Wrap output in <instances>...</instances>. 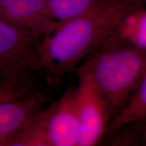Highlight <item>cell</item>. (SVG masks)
Masks as SVG:
<instances>
[{
  "label": "cell",
  "instance_id": "cell-6",
  "mask_svg": "<svg viewBox=\"0 0 146 146\" xmlns=\"http://www.w3.org/2000/svg\"><path fill=\"white\" fill-rule=\"evenodd\" d=\"M55 89L47 85L20 99L0 102V146H11L24 125L52 101Z\"/></svg>",
  "mask_w": 146,
  "mask_h": 146
},
{
  "label": "cell",
  "instance_id": "cell-10",
  "mask_svg": "<svg viewBox=\"0 0 146 146\" xmlns=\"http://www.w3.org/2000/svg\"><path fill=\"white\" fill-rule=\"evenodd\" d=\"M111 146H146V114L121 126L104 137Z\"/></svg>",
  "mask_w": 146,
  "mask_h": 146
},
{
  "label": "cell",
  "instance_id": "cell-13",
  "mask_svg": "<svg viewBox=\"0 0 146 146\" xmlns=\"http://www.w3.org/2000/svg\"><path fill=\"white\" fill-rule=\"evenodd\" d=\"M25 94L23 82L15 78H0V102L20 99Z\"/></svg>",
  "mask_w": 146,
  "mask_h": 146
},
{
  "label": "cell",
  "instance_id": "cell-8",
  "mask_svg": "<svg viewBox=\"0 0 146 146\" xmlns=\"http://www.w3.org/2000/svg\"><path fill=\"white\" fill-rule=\"evenodd\" d=\"M118 0H47L49 14L59 24L85 15Z\"/></svg>",
  "mask_w": 146,
  "mask_h": 146
},
{
  "label": "cell",
  "instance_id": "cell-5",
  "mask_svg": "<svg viewBox=\"0 0 146 146\" xmlns=\"http://www.w3.org/2000/svg\"><path fill=\"white\" fill-rule=\"evenodd\" d=\"M42 112L50 146H77L76 87L69 84L62 96Z\"/></svg>",
  "mask_w": 146,
  "mask_h": 146
},
{
  "label": "cell",
  "instance_id": "cell-1",
  "mask_svg": "<svg viewBox=\"0 0 146 146\" xmlns=\"http://www.w3.org/2000/svg\"><path fill=\"white\" fill-rule=\"evenodd\" d=\"M141 6L139 0H118L59 23L52 33L43 35L33 72L44 78L48 86L58 87L82 60L116 33L131 12Z\"/></svg>",
  "mask_w": 146,
  "mask_h": 146
},
{
  "label": "cell",
  "instance_id": "cell-2",
  "mask_svg": "<svg viewBox=\"0 0 146 146\" xmlns=\"http://www.w3.org/2000/svg\"><path fill=\"white\" fill-rule=\"evenodd\" d=\"M78 66L91 76L112 119L125 106L145 74L146 52L114 34Z\"/></svg>",
  "mask_w": 146,
  "mask_h": 146
},
{
  "label": "cell",
  "instance_id": "cell-14",
  "mask_svg": "<svg viewBox=\"0 0 146 146\" xmlns=\"http://www.w3.org/2000/svg\"><path fill=\"white\" fill-rule=\"evenodd\" d=\"M139 1L141 3V4L143 5L144 8H146V0H139Z\"/></svg>",
  "mask_w": 146,
  "mask_h": 146
},
{
  "label": "cell",
  "instance_id": "cell-12",
  "mask_svg": "<svg viewBox=\"0 0 146 146\" xmlns=\"http://www.w3.org/2000/svg\"><path fill=\"white\" fill-rule=\"evenodd\" d=\"M42 110L24 125L12 139L11 146H50Z\"/></svg>",
  "mask_w": 146,
  "mask_h": 146
},
{
  "label": "cell",
  "instance_id": "cell-4",
  "mask_svg": "<svg viewBox=\"0 0 146 146\" xmlns=\"http://www.w3.org/2000/svg\"><path fill=\"white\" fill-rule=\"evenodd\" d=\"M43 35L0 18V78L33 74V66Z\"/></svg>",
  "mask_w": 146,
  "mask_h": 146
},
{
  "label": "cell",
  "instance_id": "cell-7",
  "mask_svg": "<svg viewBox=\"0 0 146 146\" xmlns=\"http://www.w3.org/2000/svg\"><path fill=\"white\" fill-rule=\"evenodd\" d=\"M0 18L42 35L52 33L58 25L49 14L47 0H0Z\"/></svg>",
  "mask_w": 146,
  "mask_h": 146
},
{
  "label": "cell",
  "instance_id": "cell-9",
  "mask_svg": "<svg viewBox=\"0 0 146 146\" xmlns=\"http://www.w3.org/2000/svg\"><path fill=\"white\" fill-rule=\"evenodd\" d=\"M145 114H146V72L125 106L110 120L106 135L117 130L125 124Z\"/></svg>",
  "mask_w": 146,
  "mask_h": 146
},
{
  "label": "cell",
  "instance_id": "cell-3",
  "mask_svg": "<svg viewBox=\"0 0 146 146\" xmlns=\"http://www.w3.org/2000/svg\"><path fill=\"white\" fill-rule=\"evenodd\" d=\"M74 73L78 77L77 146L96 145L104 138L112 116L106 102L89 73L80 66Z\"/></svg>",
  "mask_w": 146,
  "mask_h": 146
},
{
  "label": "cell",
  "instance_id": "cell-11",
  "mask_svg": "<svg viewBox=\"0 0 146 146\" xmlns=\"http://www.w3.org/2000/svg\"><path fill=\"white\" fill-rule=\"evenodd\" d=\"M115 34L146 52V8L141 6L131 12Z\"/></svg>",
  "mask_w": 146,
  "mask_h": 146
}]
</instances>
